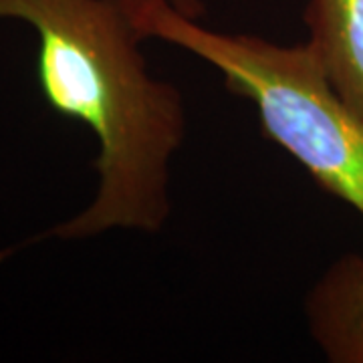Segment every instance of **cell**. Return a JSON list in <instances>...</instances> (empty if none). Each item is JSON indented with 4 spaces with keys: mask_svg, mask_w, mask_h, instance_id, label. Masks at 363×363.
Returning a JSON list of instances; mask_svg holds the SVG:
<instances>
[{
    "mask_svg": "<svg viewBox=\"0 0 363 363\" xmlns=\"http://www.w3.org/2000/svg\"><path fill=\"white\" fill-rule=\"evenodd\" d=\"M178 11H182L184 14L188 16H194V18H200L202 13H204V6L200 0H169Z\"/></svg>",
    "mask_w": 363,
    "mask_h": 363,
    "instance_id": "5",
    "label": "cell"
},
{
    "mask_svg": "<svg viewBox=\"0 0 363 363\" xmlns=\"http://www.w3.org/2000/svg\"><path fill=\"white\" fill-rule=\"evenodd\" d=\"M303 23L331 85L363 116V0H309Z\"/></svg>",
    "mask_w": 363,
    "mask_h": 363,
    "instance_id": "4",
    "label": "cell"
},
{
    "mask_svg": "<svg viewBox=\"0 0 363 363\" xmlns=\"http://www.w3.org/2000/svg\"><path fill=\"white\" fill-rule=\"evenodd\" d=\"M143 40L157 39L214 67L224 87L257 109L267 140L363 218V116L341 99L311 45L200 25L169 0H130Z\"/></svg>",
    "mask_w": 363,
    "mask_h": 363,
    "instance_id": "2",
    "label": "cell"
},
{
    "mask_svg": "<svg viewBox=\"0 0 363 363\" xmlns=\"http://www.w3.org/2000/svg\"><path fill=\"white\" fill-rule=\"evenodd\" d=\"M315 345L331 363H363V257L341 255L305 298Z\"/></svg>",
    "mask_w": 363,
    "mask_h": 363,
    "instance_id": "3",
    "label": "cell"
},
{
    "mask_svg": "<svg viewBox=\"0 0 363 363\" xmlns=\"http://www.w3.org/2000/svg\"><path fill=\"white\" fill-rule=\"evenodd\" d=\"M0 18L33 26L45 101L93 131L99 147L91 204L45 236L160 233L188 117L180 89L150 73L130 0H0Z\"/></svg>",
    "mask_w": 363,
    "mask_h": 363,
    "instance_id": "1",
    "label": "cell"
}]
</instances>
